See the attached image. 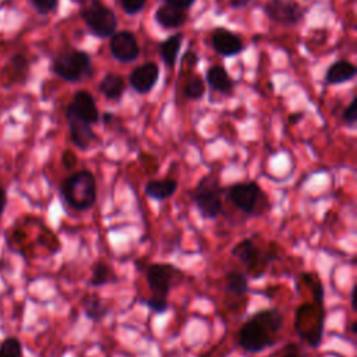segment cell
<instances>
[{
    "mask_svg": "<svg viewBox=\"0 0 357 357\" xmlns=\"http://www.w3.org/2000/svg\"><path fill=\"white\" fill-rule=\"evenodd\" d=\"M283 322V314L276 307L252 312L237 331V346L250 354L275 346Z\"/></svg>",
    "mask_w": 357,
    "mask_h": 357,
    "instance_id": "6da1fadb",
    "label": "cell"
},
{
    "mask_svg": "<svg viewBox=\"0 0 357 357\" xmlns=\"http://www.w3.org/2000/svg\"><path fill=\"white\" fill-rule=\"evenodd\" d=\"M59 194L68 208L86 212L96 202V177L88 169H81L64 177L59 185Z\"/></svg>",
    "mask_w": 357,
    "mask_h": 357,
    "instance_id": "7a4b0ae2",
    "label": "cell"
},
{
    "mask_svg": "<svg viewBox=\"0 0 357 357\" xmlns=\"http://www.w3.org/2000/svg\"><path fill=\"white\" fill-rule=\"evenodd\" d=\"M279 250L280 245L273 240L262 248L251 237H244L233 245L231 255L241 262L250 279H259L266 273L268 266L279 259Z\"/></svg>",
    "mask_w": 357,
    "mask_h": 357,
    "instance_id": "3957f363",
    "label": "cell"
},
{
    "mask_svg": "<svg viewBox=\"0 0 357 357\" xmlns=\"http://www.w3.org/2000/svg\"><path fill=\"white\" fill-rule=\"evenodd\" d=\"M225 197L245 218L264 216L271 211V201L268 194L255 180L236 181L225 187Z\"/></svg>",
    "mask_w": 357,
    "mask_h": 357,
    "instance_id": "277c9868",
    "label": "cell"
},
{
    "mask_svg": "<svg viewBox=\"0 0 357 357\" xmlns=\"http://www.w3.org/2000/svg\"><path fill=\"white\" fill-rule=\"evenodd\" d=\"M326 310L324 303L304 301L297 305L294 312V331L301 342L317 349L324 339Z\"/></svg>",
    "mask_w": 357,
    "mask_h": 357,
    "instance_id": "5b68a950",
    "label": "cell"
},
{
    "mask_svg": "<svg viewBox=\"0 0 357 357\" xmlns=\"http://www.w3.org/2000/svg\"><path fill=\"white\" fill-rule=\"evenodd\" d=\"M225 187L212 172L202 176L197 185L188 191L190 199L195 204L199 215L205 220H215L223 212Z\"/></svg>",
    "mask_w": 357,
    "mask_h": 357,
    "instance_id": "8992f818",
    "label": "cell"
},
{
    "mask_svg": "<svg viewBox=\"0 0 357 357\" xmlns=\"http://www.w3.org/2000/svg\"><path fill=\"white\" fill-rule=\"evenodd\" d=\"M151 297L167 300L173 287L181 284L187 279V273L169 262L148 264L144 269Z\"/></svg>",
    "mask_w": 357,
    "mask_h": 357,
    "instance_id": "52a82bcc",
    "label": "cell"
},
{
    "mask_svg": "<svg viewBox=\"0 0 357 357\" xmlns=\"http://www.w3.org/2000/svg\"><path fill=\"white\" fill-rule=\"evenodd\" d=\"M79 15L92 35L109 38L116 32V13L105 6L102 0H79Z\"/></svg>",
    "mask_w": 357,
    "mask_h": 357,
    "instance_id": "ba28073f",
    "label": "cell"
},
{
    "mask_svg": "<svg viewBox=\"0 0 357 357\" xmlns=\"http://www.w3.org/2000/svg\"><path fill=\"white\" fill-rule=\"evenodd\" d=\"M52 71L64 81L78 82L92 75V60L84 50H67L54 57Z\"/></svg>",
    "mask_w": 357,
    "mask_h": 357,
    "instance_id": "9c48e42d",
    "label": "cell"
},
{
    "mask_svg": "<svg viewBox=\"0 0 357 357\" xmlns=\"http://www.w3.org/2000/svg\"><path fill=\"white\" fill-rule=\"evenodd\" d=\"M264 11L271 21L287 26L297 25L305 14V8L294 0H268Z\"/></svg>",
    "mask_w": 357,
    "mask_h": 357,
    "instance_id": "30bf717a",
    "label": "cell"
},
{
    "mask_svg": "<svg viewBox=\"0 0 357 357\" xmlns=\"http://www.w3.org/2000/svg\"><path fill=\"white\" fill-rule=\"evenodd\" d=\"M109 49L112 56L120 63H131L139 56V46L132 32L123 29L110 36Z\"/></svg>",
    "mask_w": 357,
    "mask_h": 357,
    "instance_id": "8fae6325",
    "label": "cell"
},
{
    "mask_svg": "<svg viewBox=\"0 0 357 357\" xmlns=\"http://www.w3.org/2000/svg\"><path fill=\"white\" fill-rule=\"evenodd\" d=\"M66 119L70 130V139L75 148L85 152L91 149L93 145L99 144V137L93 131L91 124L78 119L75 114H73L67 109H66Z\"/></svg>",
    "mask_w": 357,
    "mask_h": 357,
    "instance_id": "7c38bea8",
    "label": "cell"
},
{
    "mask_svg": "<svg viewBox=\"0 0 357 357\" xmlns=\"http://www.w3.org/2000/svg\"><path fill=\"white\" fill-rule=\"evenodd\" d=\"M211 45L213 50L223 57H231L244 50L241 38L226 28H216L212 31Z\"/></svg>",
    "mask_w": 357,
    "mask_h": 357,
    "instance_id": "4fadbf2b",
    "label": "cell"
},
{
    "mask_svg": "<svg viewBox=\"0 0 357 357\" xmlns=\"http://www.w3.org/2000/svg\"><path fill=\"white\" fill-rule=\"evenodd\" d=\"M67 110H70L78 119L84 120L85 123L91 124V126L96 124L100 119L96 103H95V99L86 91L75 92L74 96H73L71 103L67 106Z\"/></svg>",
    "mask_w": 357,
    "mask_h": 357,
    "instance_id": "5bb4252c",
    "label": "cell"
},
{
    "mask_svg": "<svg viewBox=\"0 0 357 357\" xmlns=\"http://www.w3.org/2000/svg\"><path fill=\"white\" fill-rule=\"evenodd\" d=\"M159 79V66L153 61L144 63L130 73V85L138 93H148Z\"/></svg>",
    "mask_w": 357,
    "mask_h": 357,
    "instance_id": "9a60e30c",
    "label": "cell"
},
{
    "mask_svg": "<svg viewBox=\"0 0 357 357\" xmlns=\"http://www.w3.org/2000/svg\"><path fill=\"white\" fill-rule=\"evenodd\" d=\"M178 188V183L173 177L151 178L144 185V194L158 202H163L174 195Z\"/></svg>",
    "mask_w": 357,
    "mask_h": 357,
    "instance_id": "2e32d148",
    "label": "cell"
},
{
    "mask_svg": "<svg viewBox=\"0 0 357 357\" xmlns=\"http://www.w3.org/2000/svg\"><path fill=\"white\" fill-rule=\"evenodd\" d=\"M155 21L166 29H176L187 21V13L185 10H181L178 7H174L172 4H162L156 13H155Z\"/></svg>",
    "mask_w": 357,
    "mask_h": 357,
    "instance_id": "e0dca14e",
    "label": "cell"
},
{
    "mask_svg": "<svg viewBox=\"0 0 357 357\" xmlns=\"http://www.w3.org/2000/svg\"><path fill=\"white\" fill-rule=\"evenodd\" d=\"M248 276L237 269H229L223 278V291L226 296L248 297Z\"/></svg>",
    "mask_w": 357,
    "mask_h": 357,
    "instance_id": "ac0fdd59",
    "label": "cell"
},
{
    "mask_svg": "<svg viewBox=\"0 0 357 357\" xmlns=\"http://www.w3.org/2000/svg\"><path fill=\"white\" fill-rule=\"evenodd\" d=\"M119 276L116 275L113 266L107 264L105 259H98L92 265L91 269V276L88 279V286L89 287H103L110 283H117Z\"/></svg>",
    "mask_w": 357,
    "mask_h": 357,
    "instance_id": "d6986e66",
    "label": "cell"
},
{
    "mask_svg": "<svg viewBox=\"0 0 357 357\" xmlns=\"http://www.w3.org/2000/svg\"><path fill=\"white\" fill-rule=\"evenodd\" d=\"M294 283H296V287L303 286V287L310 289L312 301H317V303L325 301V289H324L319 275L315 271L298 272L294 278Z\"/></svg>",
    "mask_w": 357,
    "mask_h": 357,
    "instance_id": "ffe728a7",
    "label": "cell"
},
{
    "mask_svg": "<svg viewBox=\"0 0 357 357\" xmlns=\"http://www.w3.org/2000/svg\"><path fill=\"white\" fill-rule=\"evenodd\" d=\"M110 305L105 303V300L100 298L99 294H85V297L82 298L84 315L92 322H100L110 312Z\"/></svg>",
    "mask_w": 357,
    "mask_h": 357,
    "instance_id": "44dd1931",
    "label": "cell"
},
{
    "mask_svg": "<svg viewBox=\"0 0 357 357\" xmlns=\"http://www.w3.org/2000/svg\"><path fill=\"white\" fill-rule=\"evenodd\" d=\"M205 79L208 85L216 92H220L223 95H230L233 92V81L229 73L226 71V68L222 66L216 64L209 67L206 71Z\"/></svg>",
    "mask_w": 357,
    "mask_h": 357,
    "instance_id": "7402d4cb",
    "label": "cell"
},
{
    "mask_svg": "<svg viewBox=\"0 0 357 357\" xmlns=\"http://www.w3.org/2000/svg\"><path fill=\"white\" fill-rule=\"evenodd\" d=\"M357 68L353 63L347 60H339L332 63L325 74V81L328 84H343L346 81H350L356 77Z\"/></svg>",
    "mask_w": 357,
    "mask_h": 357,
    "instance_id": "603a6c76",
    "label": "cell"
},
{
    "mask_svg": "<svg viewBox=\"0 0 357 357\" xmlns=\"http://www.w3.org/2000/svg\"><path fill=\"white\" fill-rule=\"evenodd\" d=\"M98 88H99V92L106 99H109V100H119L123 96L124 91H126V82H124L121 75L110 73V74H106L100 79Z\"/></svg>",
    "mask_w": 357,
    "mask_h": 357,
    "instance_id": "cb8c5ba5",
    "label": "cell"
},
{
    "mask_svg": "<svg viewBox=\"0 0 357 357\" xmlns=\"http://www.w3.org/2000/svg\"><path fill=\"white\" fill-rule=\"evenodd\" d=\"M181 42H183V33H174V35L166 38L165 40H162L159 45L160 57L169 68H173L176 66L177 56H178L180 47H181Z\"/></svg>",
    "mask_w": 357,
    "mask_h": 357,
    "instance_id": "d4e9b609",
    "label": "cell"
},
{
    "mask_svg": "<svg viewBox=\"0 0 357 357\" xmlns=\"http://www.w3.org/2000/svg\"><path fill=\"white\" fill-rule=\"evenodd\" d=\"M266 357H308L297 342H287L271 351Z\"/></svg>",
    "mask_w": 357,
    "mask_h": 357,
    "instance_id": "484cf974",
    "label": "cell"
},
{
    "mask_svg": "<svg viewBox=\"0 0 357 357\" xmlns=\"http://www.w3.org/2000/svg\"><path fill=\"white\" fill-rule=\"evenodd\" d=\"M22 344L15 336H8L0 343V357H21Z\"/></svg>",
    "mask_w": 357,
    "mask_h": 357,
    "instance_id": "4316f807",
    "label": "cell"
},
{
    "mask_svg": "<svg viewBox=\"0 0 357 357\" xmlns=\"http://www.w3.org/2000/svg\"><path fill=\"white\" fill-rule=\"evenodd\" d=\"M204 93H205V82L202 78L192 77L185 82V85H184L185 98L195 100V99L202 98Z\"/></svg>",
    "mask_w": 357,
    "mask_h": 357,
    "instance_id": "83f0119b",
    "label": "cell"
},
{
    "mask_svg": "<svg viewBox=\"0 0 357 357\" xmlns=\"http://www.w3.org/2000/svg\"><path fill=\"white\" fill-rule=\"evenodd\" d=\"M141 304H144L149 311L160 315V314H165L169 308H170V304H169V300H162V298H153V297H148V298H141L139 300Z\"/></svg>",
    "mask_w": 357,
    "mask_h": 357,
    "instance_id": "f1b7e54d",
    "label": "cell"
},
{
    "mask_svg": "<svg viewBox=\"0 0 357 357\" xmlns=\"http://www.w3.org/2000/svg\"><path fill=\"white\" fill-rule=\"evenodd\" d=\"M342 120H343V124L349 128H353L356 126V121H357V98L356 96H353L349 106L343 110Z\"/></svg>",
    "mask_w": 357,
    "mask_h": 357,
    "instance_id": "f546056e",
    "label": "cell"
},
{
    "mask_svg": "<svg viewBox=\"0 0 357 357\" xmlns=\"http://www.w3.org/2000/svg\"><path fill=\"white\" fill-rule=\"evenodd\" d=\"M31 1L35 10L42 15H47L53 13L59 6V0H31Z\"/></svg>",
    "mask_w": 357,
    "mask_h": 357,
    "instance_id": "4dcf8cb0",
    "label": "cell"
},
{
    "mask_svg": "<svg viewBox=\"0 0 357 357\" xmlns=\"http://www.w3.org/2000/svg\"><path fill=\"white\" fill-rule=\"evenodd\" d=\"M146 4V0H120V6L123 11L128 15L138 14Z\"/></svg>",
    "mask_w": 357,
    "mask_h": 357,
    "instance_id": "1f68e13d",
    "label": "cell"
},
{
    "mask_svg": "<svg viewBox=\"0 0 357 357\" xmlns=\"http://www.w3.org/2000/svg\"><path fill=\"white\" fill-rule=\"evenodd\" d=\"M77 155L74 151L71 149H66L63 153H61V163L63 166L67 169V170H73L75 166H77Z\"/></svg>",
    "mask_w": 357,
    "mask_h": 357,
    "instance_id": "d6a6232c",
    "label": "cell"
},
{
    "mask_svg": "<svg viewBox=\"0 0 357 357\" xmlns=\"http://www.w3.org/2000/svg\"><path fill=\"white\" fill-rule=\"evenodd\" d=\"M197 63H198V56H197L194 52H187V53L183 56V60H181V71H183L184 68L192 70Z\"/></svg>",
    "mask_w": 357,
    "mask_h": 357,
    "instance_id": "836d02e7",
    "label": "cell"
},
{
    "mask_svg": "<svg viewBox=\"0 0 357 357\" xmlns=\"http://www.w3.org/2000/svg\"><path fill=\"white\" fill-rule=\"evenodd\" d=\"M167 4H172L174 7H178L181 10H187L190 8L195 0H165Z\"/></svg>",
    "mask_w": 357,
    "mask_h": 357,
    "instance_id": "e575fe53",
    "label": "cell"
},
{
    "mask_svg": "<svg viewBox=\"0 0 357 357\" xmlns=\"http://www.w3.org/2000/svg\"><path fill=\"white\" fill-rule=\"evenodd\" d=\"M7 206V192L4 188H0V218L4 213Z\"/></svg>",
    "mask_w": 357,
    "mask_h": 357,
    "instance_id": "d590c367",
    "label": "cell"
},
{
    "mask_svg": "<svg viewBox=\"0 0 357 357\" xmlns=\"http://www.w3.org/2000/svg\"><path fill=\"white\" fill-rule=\"evenodd\" d=\"M251 0H230V7L236 8V10H240V8H244L245 6H248Z\"/></svg>",
    "mask_w": 357,
    "mask_h": 357,
    "instance_id": "8d00e7d4",
    "label": "cell"
},
{
    "mask_svg": "<svg viewBox=\"0 0 357 357\" xmlns=\"http://www.w3.org/2000/svg\"><path fill=\"white\" fill-rule=\"evenodd\" d=\"M356 289H357V286H356V284H353V287H351V293H350L351 310H353V311H356V308H357V305H356Z\"/></svg>",
    "mask_w": 357,
    "mask_h": 357,
    "instance_id": "74e56055",
    "label": "cell"
},
{
    "mask_svg": "<svg viewBox=\"0 0 357 357\" xmlns=\"http://www.w3.org/2000/svg\"><path fill=\"white\" fill-rule=\"evenodd\" d=\"M278 290V287L276 286H269L266 290H265V297L266 298H269V300H272L273 298V296H275V291Z\"/></svg>",
    "mask_w": 357,
    "mask_h": 357,
    "instance_id": "f35d334b",
    "label": "cell"
},
{
    "mask_svg": "<svg viewBox=\"0 0 357 357\" xmlns=\"http://www.w3.org/2000/svg\"><path fill=\"white\" fill-rule=\"evenodd\" d=\"M300 119H303V113H293V114H290L289 121H290V124H296Z\"/></svg>",
    "mask_w": 357,
    "mask_h": 357,
    "instance_id": "ab89813d",
    "label": "cell"
},
{
    "mask_svg": "<svg viewBox=\"0 0 357 357\" xmlns=\"http://www.w3.org/2000/svg\"><path fill=\"white\" fill-rule=\"evenodd\" d=\"M356 326H357V325H356V321H353V322H351V326H350V332H351V333H356Z\"/></svg>",
    "mask_w": 357,
    "mask_h": 357,
    "instance_id": "60d3db41",
    "label": "cell"
}]
</instances>
